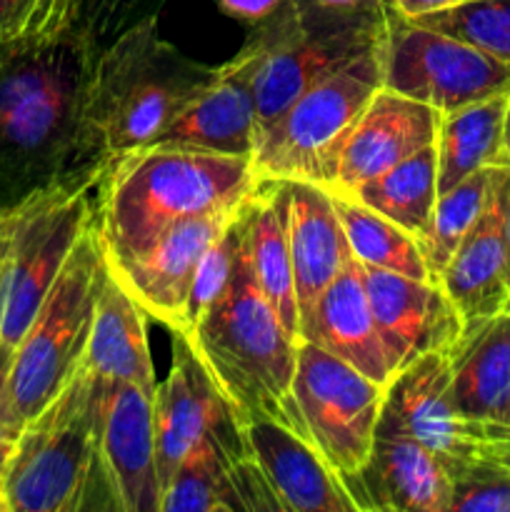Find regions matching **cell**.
Instances as JSON below:
<instances>
[{
    "label": "cell",
    "mask_w": 510,
    "mask_h": 512,
    "mask_svg": "<svg viewBox=\"0 0 510 512\" xmlns=\"http://www.w3.org/2000/svg\"><path fill=\"white\" fill-rule=\"evenodd\" d=\"M98 53L78 25L0 53V208L88 170V85Z\"/></svg>",
    "instance_id": "6da1fadb"
},
{
    "label": "cell",
    "mask_w": 510,
    "mask_h": 512,
    "mask_svg": "<svg viewBox=\"0 0 510 512\" xmlns=\"http://www.w3.org/2000/svg\"><path fill=\"white\" fill-rule=\"evenodd\" d=\"M238 208L183 220L128 258H108L105 253L110 275L128 290L148 318L168 330H183L185 303L198 263Z\"/></svg>",
    "instance_id": "9a60e30c"
},
{
    "label": "cell",
    "mask_w": 510,
    "mask_h": 512,
    "mask_svg": "<svg viewBox=\"0 0 510 512\" xmlns=\"http://www.w3.org/2000/svg\"><path fill=\"white\" fill-rule=\"evenodd\" d=\"M390 370L400 373L430 353L453 350L463 323L438 280H418L360 263Z\"/></svg>",
    "instance_id": "2e32d148"
},
{
    "label": "cell",
    "mask_w": 510,
    "mask_h": 512,
    "mask_svg": "<svg viewBox=\"0 0 510 512\" xmlns=\"http://www.w3.org/2000/svg\"><path fill=\"white\" fill-rule=\"evenodd\" d=\"M255 73L258 53L245 40L233 58L215 65L208 83L150 145H178L253 158L258 145Z\"/></svg>",
    "instance_id": "e0dca14e"
},
{
    "label": "cell",
    "mask_w": 510,
    "mask_h": 512,
    "mask_svg": "<svg viewBox=\"0 0 510 512\" xmlns=\"http://www.w3.org/2000/svg\"><path fill=\"white\" fill-rule=\"evenodd\" d=\"M378 430L408 435L438 455L450 470L485 460V440L460 418L450 390V350L430 353L393 375L385 385Z\"/></svg>",
    "instance_id": "7c38bea8"
},
{
    "label": "cell",
    "mask_w": 510,
    "mask_h": 512,
    "mask_svg": "<svg viewBox=\"0 0 510 512\" xmlns=\"http://www.w3.org/2000/svg\"><path fill=\"white\" fill-rule=\"evenodd\" d=\"M148 313L128 290L105 273L95 303L93 325L85 345L83 365L105 383H135L155 390V368L148 343Z\"/></svg>",
    "instance_id": "4316f807"
},
{
    "label": "cell",
    "mask_w": 510,
    "mask_h": 512,
    "mask_svg": "<svg viewBox=\"0 0 510 512\" xmlns=\"http://www.w3.org/2000/svg\"><path fill=\"white\" fill-rule=\"evenodd\" d=\"M503 153H505V163L510 165V93H508V108H505V125H503Z\"/></svg>",
    "instance_id": "b9f144b4"
},
{
    "label": "cell",
    "mask_w": 510,
    "mask_h": 512,
    "mask_svg": "<svg viewBox=\"0 0 510 512\" xmlns=\"http://www.w3.org/2000/svg\"><path fill=\"white\" fill-rule=\"evenodd\" d=\"M318 8L335 10V13H375L388 5V0H308Z\"/></svg>",
    "instance_id": "f35d334b"
},
{
    "label": "cell",
    "mask_w": 510,
    "mask_h": 512,
    "mask_svg": "<svg viewBox=\"0 0 510 512\" xmlns=\"http://www.w3.org/2000/svg\"><path fill=\"white\" fill-rule=\"evenodd\" d=\"M98 460L115 512H160L153 390L135 383H105L98 420Z\"/></svg>",
    "instance_id": "4fadbf2b"
},
{
    "label": "cell",
    "mask_w": 510,
    "mask_h": 512,
    "mask_svg": "<svg viewBox=\"0 0 510 512\" xmlns=\"http://www.w3.org/2000/svg\"><path fill=\"white\" fill-rule=\"evenodd\" d=\"M383 88L430 105L438 113L510 93V65L468 43L423 28L388 8Z\"/></svg>",
    "instance_id": "30bf717a"
},
{
    "label": "cell",
    "mask_w": 510,
    "mask_h": 512,
    "mask_svg": "<svg viewBox=\"0 0 510 512\" xmlns=\"http://www.w3.org/2000/svg\"><path fill=\"white\" fill-rule=\"evenodd\" d=\"M215 3L223 15L238 20L245 28H255L273 18L288 0H215Z\"/></svg>",
    "instance_id": "8d00e7d4"
},
{
    "label": "cell",
    "mask_w": 510,
    "mask_h": 512,
    "mask_svg": "<svg viewBox=\"0 0 510 512\" xmlns=\"http://www.w3.org/2000/svg\"><path fill=\"white\" fill-rule=\"evenodd\" d=\"M183 335L243 423L275 420L310 440L293 393L298 340L260 293L243 250L228 293Z\"/></svg>",
    "instance_id": "3957f363"
},
{
    "label": "cell",
    "mask_w": 510,
    "mask_h": 512,
    "mask_svg": "<svg viewBox=\"0 0 510 512\" xmlns=\"http://www.w3.org/2000/svg\"><path fill=\"white\" fill-rule=\"evenodd\" d=\"M293 393L315 448L345 480L358 475L373 450L385 385L300 340Z\"/></svg>",
    "instance_id": "8fae6325"
},
{
    "label": "cell",
    "mask_w": 510,
    "mask_h": 512,
    "mask_svg": "<svg viewBox=\"0 0 510 512\" xmlns=\"http://www.w3.org/2000/svg\"><path fill=\"white\" fill-rule=\"evenodd\" d=\"M38 0H0V53L25 40Z\"/></svg>",
    "instance_id": "d590c367"
},
{
    "label": "cell",
    "mask_w": 510,
    "mask_h": 512,
    "mask_svg": "<svg viewBox=\"0 0 510 512\" xmlns=\"http://www.w3.org/2000/svg\"><path fill=\"white\" fill-rule=\"evenodd\" d=\"M80 3L83 0H38L33 20H30L28 35L20 45L25 43H43V40H53L58 35L68 33L70 28L78 25Z\"/></svg>",
    "instance_id": "e575fe53"
},
{
    "label": "cell",
    "mask_w": 510,
    "mask_h": 512,
    "mask_svg": "<svg viewBox=\"0 0 510 512\" xmlns=\"http://www.w3.org/2000/svg\"><path fill=\"white\" fill-rule=\"evenodd\" d=\"M438 125L440 113L435 108L390 88H378L345 140L330 188L353 190L355 185L413 158L435 145Z\"/></svg>",
    "instance_id": "7402d4cb"
},
{
    "label": "cell",
    "mask_w": 510,
    "mask_h": 512,
    "mask_svg": "<svg viewBox=\"0 0 510 512\" xmlns=\"http://www.w3.org/2000/svg\"><path fill=\"white\" fill-rule=\"evenodd\" d=\"M288 183L290 260H293L295 298H298L300 325H303L323 290L333 283L353 253L335 213L330 190L305 180H288Z\"/></svg>",
    "instance_id": "484cf974"
},
{
    "label": "cell",
    "mask_w": 510,
    "mask_h": 512,
    "mask_svg": "<svg viewBox=\"0 0 510 512\" xmlns=\"http://www.w3.org/2000/svg\"><path fill=\"white\" fill-rule=\"evenodd\" d=\"M5 248H8V240H5ZM5 248L3 253H0V275H3V265H5Z\"/></svg>",
    "instance_id": "ee69618b"
},
{
    "label": "cell",
    "mask_w": 510,
    "mask_h": 512,
    "mask_svg": "<svg viewBox=\"0 0 510 512\" xmlns=\"http://www.w3.org/2000/svg\"><path fill=\"white\" fill-rule=\"evenodd\" d=\"M215 65L165 40L158 15L138 20L95 58L88 85V130L95 158L113 160L153 143L198 95Z\"/></svg>",
    "instance_id": "277c9868"
},
{
    "label": "cell",
    "mask_w": 510,
    "mask_h": 512,
    "mask_svg": "<svg viewBox=\"0 0 510 512\" xmlns=\"http://www.w3.org/2000/svg\"><path fill=\"white\" fill-rule=\"evenodd\" d=\"M360 512H450L453 475L408 435L375 430L368 463L345 480Z\"/></svg>",
    "instance_id": "44dd1931"
},
{
    "label": "cell",
    "mask_w": 510,
    "mask_h": 512,
    "mask_svg": "<svg viewBox=\"0 0 510 512\" xmlns=\"http://www.w3.org/2000/svg\"><path fill=\"white\" fill-rule=\"evenodd\" d=\"M250 455L263 470L283 512H360L343 475L308 438L275 420L243 423Z\"/></svg>",
    "instance_id": "ffe728a7"
},
{
    "label": "cell",
    "mask_w": 510,
    "mask_h": 512,
    "mask_svg": "<svg viewBox=\"0 0 510 512\" xmlns=\"http://www.w3.org/2000/svg\"><path fill=\"white\" fill-rule=\"evenodd\" d=\"M100 400L103 380L80 363L10 443L0 478V512L95 510V488L110 505L98 460Z\"/></svg>",
    "instance_id": "5b68a950"
},
{
    "label": "cell",
    "mask_w": 510,
    "mask_h": 512,
    "mask_svg": "<svg viewBox=\"0 0 510 512\" xmlns=\"http://www.w3.org/2000/svg\"><path fill=\"white\" fill-rule=\"evenodd\" d=\"M505 273H508V288H510V213H508V225H505Z\"/></svg>",
    "instance_id": "7bdbcfd3"
},
{
    "label": "cell",
    "mask_w": 510,
    "mask_h": 512,
    "mask_svg": "<svg viewBox=\"0 0 510 512\" xmlns=\"http://www.w3.org/2000/svg\"><path fill=\"white\" fill-rule=\"evenodd\" d=\"M450 390L460 418L485 438L510 413V310L450 350Z\"/></svg>",
    "instance_id": "d4e9b609"
},
{
    "label": "cell",
    "mask_w": 510,
    "mask_h": 512,
    "mask_svg": "<svg viewBox=\"0 0 510 512\" xmlns=\"http://www.w3.org/2000/svg\"><path fill=\"white\" fill-rule=\"evenodd\" d=\"M300 340L328 350L375 383L388 385L393 380L355 255H350L343 270L335 275L333 283L323 290L315 308L303 320Z\"/></svg>",
    "instance_id": "603a6c76"
},
{
    "label": "cell",
    "mask_w": 510,
    "mask_h": 512,
    "mask_svg": "<svg viewBox=\"0 0 510 512\" xmlns=\"http://www.w3.org/2000/svg\"><path fill=\"white\" fill-rule=\"evenodd\" d=\"M498 168L500 165L468 175V178L460 180L458 185H453L450 190L440 193L438 200H435L433 218H430L425 235L420 238L425 263H428L435 280L443 273L448 260L453 258L458 245L463 243L468 230L473 228L475 220L480 218V213H483L485 205H488Z\"/></svg>",
    "instance_id": "4dcf8cb0"
},
{
    "label": "cell",
    "mask_w": 510,
    "mask_h": 512,
    "mask_svg": "<svg viewBox=\"0 0 510 512\" xmlns=\"http://www.w3.org/2000/svg\"><path fill=\"white\" fill-rule=\"evenodd\" d=\"M105 273L108 260L95 215L38 315L15 345L0 383V438L8 443L60 393L83 363Z\"/></svg>",
    "instance_id": "8992f818"
},
{
    "label": "cell",
    "mask_w": 510,
    "mask_h": 512,
    "mask_svg": "<svg viewBox=\"0 0 510 512\" xmlns=\"http://www.w3.org/2000/svg\"><path fill=\"white\" fill-rule=\"evenodd\" d=\"M333 198L335 213L343 225L345 240L355 260L370 268L390 270V273L408 275L418 280H435L425 263L423 248L415 235L400 228L385 215L375 213L368 205L355 200L348 190L328 188Z\"/></svg>",
    "instance_id": "f1b7e54d"
},
{
    "label": "cell",
    "mask_w": 510,
    "mask_h": 512,
    "mask_svg": "<svg viewBox=\"0 0 510 512\" xmlns=\"http://www.w3.org/2000/svg\"><path fill=\"white\" fill-rule=\"evenodd\" d=\"M170 350L168 375L153 390L155 453L163 490L205 435H228L243 428V420L215 388L180 330H170Z\"/></svg>",
    "instance_id": "5bb4252c"
},
{
    "label": "cell",
    "mask_w": 510,
    "mask_h": 512,
    "mask_svg": "<svg viewBox=\"0 0 510 512\" xmlns=\"http://www.w3.org/2000/svg\"><path fill=\"white\" fill-rule=\"evenodd\" d=\"M413 23L450 35L510 65V0H465L453 8L413 18Z\"/></svg>",
    "instance_id": "1f68e13d"
},
{
    "label": "cell",
    "mask_w": 510,
    "mask_h": 512,
    "mask_svg": "<svg viewBox=\"0 0 510 512\" xmlns=\"http://www.w3.org/2000/svg\"><path fill=\"white\" fill-rule=\"evenodd\" d=\"M508 93L440 113L435 153H438V195L478 170L505 163L503 125Z\"/></svg>",
    "instance_id": "83f0119b"
},
{
    "label": "cell",
    "mask_w": 510,
    "mask_h": 512,
    "mask_svg": "<svg viewBox=\"0 0 510 512\" xmlns=\"http://www.w3.org/2000/svg\"><path fill=\"white\" fill-rule=\"evenodd\" d=\"M290 183L258 180L245 200L243 255L260 293L278 313L280 323L300 343V313L290 260Z\"/></svg>",
    "instance_id": "cb8c5ba5"
},
{
    "label": "cell",
    "mask_w": 510,
    "mask_h": 512,
    "mask_svg": "<svg viewBox=\"0 0 510 512\" xmlns=\"http://www.w3.org/2000/svg\"><path fill=\"white\" fill-rule=\"evenodd\" d=\"M105 168L73 175L3 208L8 248L0 275V383L15 345L38 315L75 243L98 215Z\"/></svg>",
    "instance_id": "52a82bcc"
},
{
    "label": "cell",
    "mask_w": 510,
    "mask_h": 512,
    "mask_svg": "<svg viewBox=\"0 0 510 512\" xmlns=\"http://www.w3.org/2000/svg\"><path fill=\"white\" fill-rule=\"evenodd\" d=\"M253 160L178 145H145L113 160L98 188L108 258H128L183 220L228 213L253 193Z\"/></svg>",
    "instance_id": "7a4b0ae2"
},
{
    "label": "cell",
    "mask_w": 510,
    "mask_h": 512,
    "mask_svg": "<svg viewBox=\"0 0 510 512\" xmlns=\"http://www.w3.org/2000/svg\"><path fill=\"white\" fill-rule=\"evenodd\" d=\"M0 440H3V438H0Z\"/></svg>",
    "instance_id": "f6af8a7d"
},
{
    "label": "cell",
    "mask_w": 510,
    "mask_h": 512,
    "mask_svg": "<svg viewBox=\"0 0 510 512\" xmlns=\"http://www.w3.org/2000/svg\"><path fill=\"white\" fill-rule=\"evenodd\" d=\"M383 43V40H380ZM380 43L305 90L263 130L253 153L258 180H305L330 188L350 130L383 88Z\"/></svg>",
    "instance_id": "9c48e42d"
},
{
    "label": "cell",
    "mask_w": 510,
    "mask_h": 512,
    "mask_svg": "<svg viewBox=\"0 0 510 512\" xmlns=\"http://www.w3.org/2000/svg\"><path fill=\"white\" fill-rule=\"evenodd\" d=\"M450 512H510V470L470 465L453 478Z\"/></svg>",
    "instance_id": "836d02e7"
},
{
    "label": "cell",
    "mask_w": 510,
    "mask_h": 512,
    "mask_svg": "<svg viewBox=\"0 0 510 512\" xmlns=\"http://www.w3.org/2000/svg\"><path fill=\"white\" fill-rule=\"evenodd\" d=\"M388 8L390 3L375 13H335L308 0H288L273 18L248 28L245 40L258 53V140L305 90L383 40Z\"/></svg>",
    "instance_id": "ba28073f"
},
{
    "label": "cell",
    "mask_w": 510,
    "mask_h": 512,
    "mask_svg": "<svg viewBox=\"0 0 510 512\" xmlns=\"http://www.w3.org/2000/svg\"><path fill=\"white\" fill-rule=\"evenodd\" d=\"M483 463L498 465V468L510 470V440H485Z\"/></svg>",
    "instance_id": "ab89813d"
},
{
    "label": "cell",
    "mask_w": 510,
    "mask_h": 512,
    "mask_svg": "<svg viewBox=\"0 0 510 512\" xmlns=\"http://www.w3.org/2000/svg\"><path fill=\"white\" fill-rule=\"evenodd\" d=\"M348 193L420 240L428 230L435 200H438V153H435V145L420 150L395 168L355 185Z\"/></svg>",
    "instance_id": "f546056e"
},
{
    "label": "cell",
    "mask_w": 510,
    "mask_h": 512,
    "mask_svg": "<svg viewBox=\"0 0 510 512\" xmlns=\"http://www.w3.org/2000/svg\"><path fill=\"white\" fill-rule=\"evenodd\" d=\"M393 10H398L403 18H420L425 13H435V10L453 8V5L465 3V0H388Z\"/></svg>",
    "instance_id": "74e56055"
},
{
    "label": "cell",
    "mask_w": 510,
    "mask_h": 512,
    "mask_svg": "<svg viewBox=\"0 0 510 512\" xmlns=\"http://www.w3.org/2000/svg\"><path fill=\"white\" fill-rule=\"evenodd\" d=\"M483 440H510V413H508V418L498 425V428H493L490 433H485Z\"/></svg>",
    "instance_id": "60d3db41"
},
{
    "label": "cell",
    "mask_w": 510,
    "mask_h": 512,
    "mask_svg": "<svg viewBox=\"0 0 510 512\" xmlns=\"http://www.w3.org/2000/svg\"><path fill=\"white\" fill-rule=\"evenodd\" d=\"M160 512H283L243 428L205 435L165 485Z\"/></svg>",
    "instance_id": "ac0fdd59"
},
{
    "label": "cell",
    "mask_w": 510,
    "mask_h": 512,
    "mask_svg": "<svg viewBox=\"0 0 510 512\" xmlns=\"http://www.w3.org/2000/svg\"><path fill=\"white\" fill-rule=\"evenodd\" d=\"M510 213V165H500L488 205L438 275L440 288L458 310L463 335L510 310L505 273V225Z\"/></svg>",
    "instance_id": "d6986e66"
},
{
    "label": "cell",
    "mask_w": 510,
    "mask_h": 512,
    "mask_svg": "<svg viewBox=\"0 0 510 512\" xmlns=\"http://www.w3.org/2000/svg\"><path fill=\"white\" fill-rule=\"evenodd\" d=\"M243 233H245V203L240 205L238 213L230 218L223 233L213 240L208 250H205L203 260L195 270L193 285H190L188 303H185V318L183 330L190 328L195 320L203 318L225 293H228L230 283H233L235 268H238L240 250H243Z\"/></svg>",
    "instance_id": "d6a6232c"
}]
</instances>
